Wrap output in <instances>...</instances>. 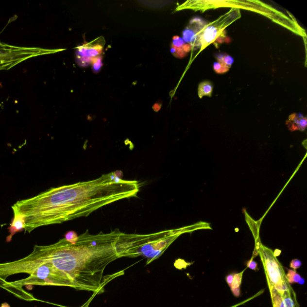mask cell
I'll list each match as a JSON object with an SVG mask.
<instances>
[{
    "instance_id": "7",
    "label": "cell",
    "mask_w": 307,
    "mask_h": 307,
    "mask_svg": "<svg viewBox=\"0 0 307 307\" xmlns=\"http://www.w3.org/2000/svg\"><path fill=\"white\" fill-rule=\"evenodd\" d=\"M85 43L79 46L76 51V62L81 68H86L91 65L92 60L99 57L103 50L104 43L101 41Z\"/></svg>"
},
{
    "instance_id": "10",
    "label": "cell",
    "mask_w": 307,
    "mask_h": 307,
    "mask_svg": "<svg viewBox=\"0 0 307 307\" xmlns=\"http://www.w3.org/2000/svg\"><path fill=\"white\" fill-rule=\"evenodd\" d=\"M286 124L290 131L300 130L304 132L306 129L307 119L301 113L293 114L289 117V119L286 121Z\"/></svg>"
},
{
    "instance_id": "28",
    "label": "cell",
    "mask_w": 307,
    "mask_h": 307,
    "mask_svg": "<svg viewBox=\"0 0 307 307\" xmlns=\"http://www.w3.org/2000/svg\"><path fill=\"white\" fill-rule=\"evenodd\" d=\"M240 305V304H237V305H235V306H232L231 307H237L239 306Z\"/></svg>"
},
{
    "instance_id": "16",
    "label": "cell",
    "mask_w": 307,
    "mask_h": 307,
    "mask_svg": "<svg viewBox=\"0 0 307 307\" xmlns=\"http://www.w3.org/2000/svg\"><path fill=\"white\" fill-rule=\"evenodd\" d=\"M191 49V46L187 44V43L186 45H184L182 48L178 49L174 48L171 46V52L175 57L182 58L188 54V53L190 52Z\"/></svg>"
},
{
    "instance_id": "23",
    "label": "cell",
    "mask_w": 307,
    "mask_h": 307,
    "mask_svg": "<svg viewBox=\"0 0 307 307\" xmlns=\"http://www.w3.org/2000/svg\"><path fill=\"white\" fill-rule=\"evenodd\" d=\"M302 262L300 260L295 259L291 261L290 263V267L293 270H297L301 267Z\"/></svg>"
},
{
    "instance_id": "24",
    "label": "cell",
    "mask_w": 307,
    "mask_h": 307,
    "mask_svg": "<svg viewBox=\"0 0 307 307\" xmlns=\"http://www.w3.org/2000/svg\"><path fill=\"white\" fill-rule=\"evenodd\" d=\"M234 273H231V274H229L226 276V282L228 284L229 287L232 283L233 280H234Z\"/></svg>"
},
{
    "instance_id": "12",
    "label": "cell",
    "mask_w": 307,
    "mask_h": 307,
    "mask_svg": "<svg viewBox=\"0 0 307 307\" xmlns=\"http://www.w3.org/2000/svg\"><path fill=\"white\" fill-rule=\"evenodd\" d=\"M245 270L241 273H234V280H233L230 288L232 292L235 297L239 298L240 295V285H241L243 273Z\"/></svg>"
},
{
    "instance_id": "26",
    "label": "cell",
    "mask_w": 307,
    "mask_h": 307,
    "mask_svg": "<svg viewBox=\"0 0 307 307\" xmlns=\"http://www.w3.org/2000/svg\"><path fill=\"white\" fill-rule=\"evenodd\" d=\"M4 304L5 307H10L8 304H7L6 303ZM1 307H4L1 305Z\"/></svg>"
},
{
    "instance_id": "2",
    "label": "cell",
    "mask_w": 307,
    "mask_h": 307,
    "mask_svg": "<svg viewBox=\"0 0 307 307\" xmlns=\"http://www.w3.org/2000/svg\"><path fill=\"white\" fill-rule=\"evenodd\" d=\"M121 232L115 229L107 234H89L88 230L78 236L75 244L65 239L55 244L35 245L27 259L48 262L65 273L78 290L103 293L107 283L115 278L104 275L110 263L123 257L124 250L120 244Z\"/></svg>"
},
{
    "instance_id": "19",
    "label": "cell",
    "mask_w": 307,
    "mask_h": 307,
    "mask_svg": "<svg viewBox=\"0 0 307 307\" xmlns=\"http://www.w3.org/2000/svg\"><path fill=\"white\" fill-rule=\"evenodd\" d=\"M213 68L214 71L218 74H223L229 70L228 68H227L226 66H225L222 63L217 62V61L214 63Z\"/></svg>"
},
{
    "instance_id": "3",
    "label": "cell",
    "mask_w": 307,
    "mask_h": 307,
    "mask_svg": "<svg viewBox=\"0 0 307 307\" xmlns=\"http://www.w3.org/2000/svg\"><path fill=\"white\" fill-rule=\"evenodd\" d=\"M201 229L211 228L207 222H201L193 226L152 234H127L122 232L120 242L124 249L123 257L142 256L147 259V265H149L160 257L181 235Z\"/></svg>"
},
{
    "instance_id": "4",
    "label": "cell",
    "mask_w": 307,
    "mask_h": 307,
    "mask_svg": "<svg viewBox=\"0 0 307 307\" xmlns=\"http://www.w3.org/2000/svg\"><path fill=\"white\" fill-rule=\"evenodd\" d=\"M264 268L269 289H275L281 293L291 288L286 277L283 266L277 259L275 253L259 242L256 249Z\"/></svg>"
},
{
    "instance_id": "15",
    "label": "cell",
    "mask_w": 307,
    "mask_h": 307,
    "mask_svg": "<svg viewBox=\"0 0 307 307\" xmlns=\"http://www.w3.org/2000/svg\"><path fill=\"white\" fill-rule=\"evenodd\" d=\"M270 290L273 307H285L283 300L282 293L273 288H270Z\"/></svg>"
},
{
    "instance_id": "22",
    "label": "cell",
    "mask_w": 307,
    "mask_h": 307,
    "mask_svg": "<svg viewBox=\"0 0 307 307\" xmlns=\"http://www.w3.org/2000/svg\"><path fill=\"white\" fill-rule=\"evenodd\" d=\"M247 266L248 268L250 269V270L256 271L259 270L257 263L255 262V260H253V258H252V259L248 261L247 262Z\"/></svg>"
},
{
    "instance_id": "29",
    "label": "cell",
    "mask_w": 307,
    "mask_h": 307,
    "mask_svg": "<svg viewBox=\"0 0 307 307\" xmlns=\"http://www.w3.org/2000/svg\"><path fill=\"white\" fill-rule=\"evenodd\" d=\"M0 85H1V84H0Z\"/></svg>"
},
{
    "instance_id": "5",
    "label": "cell",
    "mask_w": 307,
    "mask_h": 307,
    "mask_svg": "<svg viewBox=\"0 0 307 307\" xmlns=\"http://www.w3.org/2000/svg\"><path fill=\"white\" fill-rule=\"evenodd\" d=\"M61 51L62 50L17 47L0 41V71L9 70L29 59L52 54Z\"/></svg>"
},
{
    "instance_id": "17",
    "label": "cell",
    "mask_w": 307,
    "mask_h": 307,
    "mask_svg": "<svg viewBox=\"0 0 307 307\" xmlns=\"http://www.w3.org/2000/svg\"><path fill=\"white\" fill-rule=\"evenodd\" d=\"M286 277L289 284L298 283L301 278V275L293 270H288Z\"/></svg>"
},
{
    "instance_id": "1",
    "label": "cell",
    "mask_w": 307,
    "mask_h": 307,
    "mask_svg": "<svg viewBox=\"0 0 307 307\" xmlns=\"http://www.w3.org/2000/svg\"><path fill=\"white\" fill-rule=\"evenodd\" d=\"M140 186L136 181L122 180L115 172L96 180L52 188L13 207L25 219V230L61 224L86 217L114 202L137 196Z\"/></svg>"
},
{
    "instance_id": "6",
    "label": "cell",
    "mask_w": 307,
    "mask_h": 307,
    "mask_svg": "<svg viewBox=\"0 0 307 307\" xmlns=\"http://www.w3.org/2000/svg\"><path fill=\"white\" fill-rule=\"evenodd\" d=\"M232 17V13L224 15L221 18L212 23H208L201 33L199 38L198 49L201 50L205 48L211 43L221 44L226 42L227 38L226 28L230 24L229 20Z\"/></svg>"
},
{
    "instance_id": "18",
    "label": "cell",
    "mask_w": 307,
    "mask_h": 307,
    "mask_svg": "<svg viewBox=\"0 0 307 307\" xmlns=\"http://www.w3.org/2000/svg\"><path fill=\"white\" fill-rule=\"evenodd\" d=\"M92 69L94 73H99L101 71L103 63H102V57L99 56L94 58L91 62Z\"/></svg>"
},
{
    "instance_id": "9",
    "label": "cell",
    "mask_w": 307,
    "mask_h": 307,
    "mask_svg": "<svg viewBox=\"0 0 307 307\" xmlns=\"http://www.w3.org/2000/svg\"><path fill=\"white\" fill-rule=\"evenodd\" d=\"M12 208L14 211V216L8 228L10 235L6 239L7 242L11 241L13 236L17 233L22 232L25 229V217L14 207L12 206Z\"/></svg>"
},
{
    "instance_id": "8",
    "label": "cell",
    "mask_w": 307,
    "mask_h": 307,
    "mask_svg": "<svg viewBox=\"0 0 307 307\" xmlns=\"http://www.w3.org/2000/svg\"><path fill=\"white\" fill-rule=\"evenodd\" d=\"M208 22L205 21L201 17H196L191 19L188 27L183 32V38L187 44L190 45L194 50L198 49L199 38L202 31Z\"/></svg>"
},
{
    "instance_id": "20",
    "label": "cell",
    "mask_w": 307,
    "mask_h": 307,
    "mask_svg": "<svg viewBox=\"0 0 307 307\" xmlns=\"http://www.w3.org/2000/svg\"><path fill=\"white\" fill-rule=\"evenodd\" d=\"M186 44V43L182 37L178 36V35L173 37L172 47L178 49L182 48Z\"/></svg>"
},
{
    "instance_id": "13",
    "label": "cell",
    "mask_w": 307,
    "mask_h": 307,
    "mask_svg": "<svg viewBox=\"0 0 307 307\" xmlns=\"http://www.w3.org/2000/svg\"><path fill=\"white\" fill-rule=\"evenodd\" d=\"M213 91V85L209 81L202 82L198 87V95L202 99L204 96L211 97Z\"/></svg>"
},
{
    "instance_id": "14",
    "label": "cell",
    "mask_w": 307,
    "mask_h": 307,
    "mask_svg": "<svg viewBox=\"0 0 307 307\" xmlns=\"http://www.w3.org/2000/svg\"><path fill=\"white\" fill-rule=\"evenodd\" d=\"M215 57L217 59V62L222 64L229 69L234 63V58L226 53L217 52L215 53Z\"/></svg>"
},
{
    "instance_id": "11",
    "label": "cell",
    "mask_w": 307,
    "mask_h": 307,
    "mask_svg": "<svg viewBox=\"0 0 307 307\" xmlns=\"http://www.w3.org/2000/svg\"><path fill=\"white\" fill-rule=\"evenodd\" d=\"M283 300L285 307H299L295 291L292 288L282 293Z\"/></svg>"
},
{
    "instance_id": "21",
    "label": "cell",
    "mask_w": 307,
    "mask_h": 307,
    "mask_svg": "<svg viewBox=\"0 0 307 307\" xmlns=\"http://www.w3.org/2000/svg\"><path fill=\"white\" fill-rule=\"evenodd\" d=\"M65 239L71 244H75L78 239V236L76 233L73 231H70L65 235Z\"/></svg>"
},
{
    "instance_id": "30",
    "label": "cell",
    "mask_w": 307,
    "mask_h": 307,
    "mask_svg": "<svg viewBox=\"0 0 307 307\" xmlns=\"http://www.w3.org/2000/svg\"></svg>"
},
{
    "instance_id": "27",
    "label": "cell",
    "mask_w": 307,
    "mask_h": 307,
    "mask_svg": "<svg viewBox=\"0 0 307 307\" xmlns=\"http://www.w3.org/2000/svg\"><path fill=\"white\" fill-rule=\"evenodd\" d=\"M89 304V301L88 302V303H87L86 304H85V305H84L83 307H89L88 305Z\"/></svg>"
},
{
    "instance_id": "25",
    "label": "cell",
    "mask_w": 307,
    "mask_h": 307,
    "mask_svg": "<svg viewBox=\"0 0 307 307\" xmlns=\"http://www.w3.org/2000/svg\"><path fill=\"white\" fill-rule=\"evenodd\" d=\"M304 283H305V279L301 277L298 283L299 284V285H304Z\"/></svg>"
}]
</instances>
